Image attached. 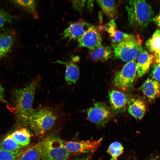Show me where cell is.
I'll return each instance as SVG.
<instances>
[{
	"instance_id": "cell-9",
	"label": "cell",
	"mask_w": 160,
	"mask_h": 160,
	"mask_svg": "<svg viewBox=\"0 0 160 160\" xmlns=\"http://www.w3.org/2000/svg\"><path fill=\"white\" fill-rule=\"evenodd\" d=\"M79 46L87 48L91 51L101 44L102 39L100 32L92 25L78 39Z\"/></svg>"
},
{
	"instance_id": "cell-10",
	"label": "cell",
	"mask_w": 160,
	"mask_h": 160,
	"mask_svg": "<svg viewBox=\"0 0 160 160\" xmlns=\"http://www.w3.org/2000/svg\"><path fill=\"white\" fill-rule=\"evenodd\" d=\"M93 25L85 22L79 21L70 24L62 33V39L68 40L78 39Z\"/></svg>"
},
{
	"instance_id": "cell-24",
	"label": "cell",
	"mask_w": 160,
	"mask_h": 160,
	"mask_svg": "<svg viewBox=\"0 0 160 160\" xmlns=\"http://www.w3.org/2000/svg\"><path fill=\"white\" fill-rule=\"evenodd\" d=\"M124 148L120 143L114 142L108 146L107 152L110 155V160H118V158L123 153Z\"/></svg>"
},
{
	"instance_id": "cell-16",
	"label": "cell",
	"mask_w": 160,
	"mask_h": 160,
	"mask_svg": "<svg viewBox=\"0 0 160 160\" xmlns=\"http://www.w3.org/2000/svg\"><path fill=\"white\" fill-rule=\"evenodd\" d=\"M41 159L40 142L21 150L15 160H40Z\"/></svg>"
},
{
	"instance_id": "cell-8",
	"label": "cell",
	"mask_w": 160,
	"mask_h": 160,
	"mask_svg": "<svg viewBox=\"0 0 160 160\" xmlns=\"http://www.w3.org/2000/svg\"><path fill=\"white\" fill-rule=\"evenodd\" d=\"M103 138L95 140L63 141L64 146L70 153L77 154L90 153L100 146Z\"/></svg>"
},
{
	"instance_id": "cell-32",
	"label": "cell",
	"mask_w": 160,
	"mask_h": 160,
	"mask_svg": "<svg viewBox=\"0 0 160 160\" xmlns=\"http://www.w3.org/2000/svg\"><path fill=\"white\" fill-rule=\"evenodd\" d=\"M4 89L0 83V102H6L4 99Z\"/></svg>"
},
{
	"instance_id": "cell-11",
	"label": "cell",
	"mask_w": 160,
	"mask_h": 160,
	"mask_svg": "<svg viewBox=\"0 0 160 160\" xmlns=\"http://www.w3.org/2000/svg\"><path fill=\"white\" fill-rule=\"evenodd\" d=\"M108 95L112 112L116 114L124 112L127 103V100L125 95L120 91L113 89L110 91Z\"/></svg>"
},
{
	"instance_id": "cell-34",
	"label": "cell",
	"mask_w": 160,
	"mask_h": 160,
	"mask_svg": "<svg viewBox=\"0 0 160 160\" xmlns=\"http://www.w3.org/2000/svg\"><path fill=\"white\" fill-rule=\"evenodd\" d=\"M87 1V2H86V4H87V7L89 9H90L92 8L93 7V1L89 0Z\"/></svg>"
},
{
	"instance_id": "cell-35",
	"label": "cell",
	"mask_w": 160,
	"mask_h": 160,
	"mask_svg": "<svg viewBox=\"0 0 160 160\" xmlns=\"http://www.w3.org/2000/svg\"><path fill=\"white\" fill-rule=\"evenodd\" d=\"M135 160L134 159H130V158H129V159H127L126 160Z\"/></svg>"
},
{
	"instance_id": "cell-15",
	"label": "cell",
	"mask_w": 160,
	"mask_h": 160,
	"mask_svg": "<svg viewBox=\"0 0 160 160\" xmlns=\"http://www.w3.org/2000/svg\"><path fill=\"white\" fill-rule=\"evenodd\" d=\"M154 61L153 54H151L145 50L143 51L138 57L137 62V77H140L143 76L148 71Z\"/></svg>"
},
{
	"instance_id": "cell-30",
	"label": "cell",
	"mask_w": 160,
	"mask_h": 160,
	"mask_svg": "<svg viewBox=\"0 0 160 160\" xmlns=\"http://www.w3.org/2000/svg\"><path fill=\"white\" fill-rule=\"evenodd\" d=\"M90 153L82 154L75 156L71 160H92Z\"/></svg>"
},
{
	"instance_id": "cell-2",
	"label": "cell",
	"mask_w": 160,
	"mask_h": 160,
	"mask_svg": "<svg viewBox=\"0 0 160 160\" xmlns=\"http://www.w3.org/2000/svg\"><path fill=\"white\" fill-rule=\"evenodd\" d=\"M39 81V78L34 79L23 87L13 91V111L18 120L23 123L27 124L33 110V103Z\"/></svg>"
},
{
	"instance_id": "cell-19",
	"label": "cell",
	"mask_w": 160,
	"mask_h": 160,
	"mask_svg": "<svg viewBox=\"0 0 160 160\" xmlns=\"http://www.w3.org/2000/svg\"><path fill=\"white\" fill-rule=\"evenodd\" d=\"M112 52L109 46L101 45L94 50L89 51V53L91 59L95 61H105L110 57Z\"/></svg>"
},
{
	"instance_id": "cell-3",
	"label": "cell",
	"mask_w": 160,
	"mask_h": 160,
	"mask_svg": "<svg viewBox=\"0 0 160 160\" xmlns=\"http://www.w3.org/2000/svg\"><path fill=\"white\" fill-rule=\"evenodd\" d=\"M128 21L131 25L144 28L153 19L151 6L144 0H130L126 7Z\"/></svg>"
},
{
	"instance_id": "cell-14",
	"label": "cell",
	"mask_w": 160,
	"mask_h": 160,
	"mask_svg": "<svg viewBox=\"0 0 160 160\" xmlns=\"http://www.w3.org/2000/svg\"><path fill=\"white\" fill-rule=\"evenodd\" d=\"M141 90L149 101H153L160 95V83L152 79H148L142 85Z\"/></svg>"
},
{
	"instance_id": "cell-33",
	"label": "cell",
	"mask_w": 160,
	"mask_h": 160,
	"mask_svg": "<svg viewBox=\"0 0 160 160\" xmlns=\"http://www.w3.org/2000/svg\"><path fill=\"white\" fill-rule=\"evenodd\" d=\"M153 20L156 24L160 26V11L159 14L153 18Z\"/></svg>"
},
{
	"instance_id": "cell-13",
	"label": "cell",
	"mask_w": 160,
	"mask_h": 160,
	"mask_svg": "<svg viewBox=\"0 0 160 160\" xmlns=\"http://www.w3.org/2000/svg\"><path fill=\"white\" fill-rule=\"evenodd\" d=\"M105 29L108 33L111 40V44H116L136 38L137 36L123 33L116 29L114 20H112L105 26Z\"/></svg>"
},
{
	"instance_id": "cell-27",
	"label": "cell",
	"mask_w": 160,
	"mask_h": 160,
	"mask_svg": "<svg viewBox=\"0 0 160 160\" xmlns=\"http://www.w3.org/2000/svg\"><path fill=\"white\" fill-rule=\"evenodd\" d=\"M14 17L0 7V28L6 24L11 22Z\"/></svg>"
},
{
	"instance_id": "cell-22",
	"label": "cell",
	"mask_w": 160,
	"mask_h": 160,
	"mask_svg": "<svg viewBox=\"0 0 160 160\" xmlns=\"http://www.w3.org/2000/svg\"><path fill=\"white\" fill-rule=\"evenodd\" d=\"M12 2L16 5L29 13L35 18H37L38 17L36 9V3L35 1L14 0Z\"/></svg>"
},
{
	"instance_id": "cell-25",
	"label": "cell",
	"mask_w": 160,
	"mask_h": 160,
	"mask_svg": "<svg viewBox=\"0 0 160 160\" xmlns=\"http://www.w3.org/2000/svg\"><path fill=\"white\" fill-rule=\"evenodd\" d=\"M147 47L150 52H153L160 50V33L157 30L152 37L146 43Z\"/></svg>"
},
{
	"instance_id": "cell-26",
	"label": "cell",
	"mask_w": 160,
	"mask_h": 160,
	"mask_svg": "<svg viewBox=\"0 0 160 160\" xmlns=\"http://www.w3.org/2000/svg\"><path fill=\"white\" fill-rule=\"evenodd\" d=\"M20 150L9 151L0 148V160H15Z\"/></svg>"
},
{
	"instance_id": "cell-18",
	"label": "cell",
	"mask_w": 160,
	"mask_h": 160,
	"mask_svg": "<svg viewBox=\"0 0 160 160\" xmlns=\"http://www.w3.org/2000/svg\"><path fill=\"white\" fill-rule=\"evenodd\" d=\"M14 44V39L11 34L0 33V60L5 57L10 52Z\"/></svg>"
},
{
	"instance_id": "cell-31",
	"label": "cell",
	"mask_w": 160,
	"mask_h": 160,
	"mask_svg": "<svg viewBox=\"0 0 160 160\" xmlns=\"http://www.w3.org/2000/svg\"><path fill=\"white\" fill-rule=\"evenodd\" d=\"M153 54L154 57V63L160 64V50L155 52Z\"/></svg>"
},
{
	"instance_id": "cell-20",
	"label": "cell",
	"mask_w": 160,
	"mask_h": 160,
	"mask_svg": "<svg viewBox=\"0 0 160 160\" xmlns=\"http://www.w3.org/2000/svg\"><path fill=\"white\" fill-rule=\"evenodd\" d=\"M10 135L16 142L20 146L26 147L30 143L31 135L25 128L16 130Z\"/></svg>"
},
{
	"instance_id": "cell-4",
	"label": "cell",
	"mask_w": 160,
	"mask_h": 160,
	"mask_svg": "<svg viewBox=\"0 0 160 160\" xmlns=\"http://www.w3.org/2000/svg\"><path fill=\"white\" fill-rule=\"evenodd\" d=\"M42 160H68L70 153L63 141L55 137H47L40 142Z\"/></svg>"
},
{
	"instance_id": "cell-21",
	"label": "cell",
	"mask_w": 160,
	"mask_h": 160,
	"mask_svg": "<svg viewBox=\"0 0 160 160\" xmlns=\"http://www.w3.org/2000/svg\"><path fill=\"white\" fill-rule=\"evenodd\" d=\"M103 12L109 18L113 19L117 15L116 2L114 0H97Z\"/></svg>"
},
{
	"instance_id": "cell-1",
	"label": "cell",
	"mask_w": 160,
	"mask_h": 160,
	"mask_svg": "<svg viewBox=\"0 0 160 160\" xmlns=\"http://www.w3.org/2000/svg\"><path fill=\"white\" fill-rule=\"evenodd\" d=\"M65 114L58 105H44L33 109L27 122L34 132L42 135L52 128Z\"/></svg>"
},
{
	"instance_id": "cell-5",
	"label": "cell",
	"mask_w": 160,
	"mask_h": 160,
	"mask_svg": "<svg viewBox=\"0 0 160 160\" xmlns=\"http://www.w3.org/2000/svg\"><path fill=\"white\" fill-rule=\"evenodd\" d=\"M111 45L114 57L127 62L135 60L143 51L138 37Z\"/></svg>"
},
{
	"instance_id": "cell-6",
	"label": "cell",
	"mask_w": 160,
	"mask_h": 160,
	"mask_svg": "<svg viewBox=\"0 0 160 160\" xmlns=\"http://www.w3.org/2000/svg\"><path fill=\"white\" fill-rule=\"evenodd\" d=\"M137 73L136 60L127 62L121 70L115 73L113 79V84L119 89L127 90L132 86Z\"/></svg>"
},
{
	"instance_id": "cell-17",
	"label": "cell",
	"mask_w": 160,
	"mask_h": 160,
	"mask_svg": "<svg viewBox=\"0 0 160 160\" xmlns=\"http://www.w3.org/2000/svg\"><path fill=\"white\" fill-rule=\"evenodd\" d=\"M128 111L129 113L135 118L141 119L145 113V104L143 100H133L129 105Z\"/></svg>"
},
{
	"instance_id": "cell-36",
	"label": "cell",
	"mask_w": 160,
	"mask_h": 160,
	"mask_svg": "<svg viewBox=\"0 0 160 160\" xmlns=\"http://www.w3.org/2000/svg\"><path fill=\"white\" fill-rule=\"evenodd\" d=\"M159 33H160V30H159Z\"/></svg>"
},
{
	"instance_id": "cell-12",
	"label": "cell",
	"mask_w": 160,
	"mask_h": 160,
	"mask_svg": "<svg viewBox=\"0 0 160 160\" xmlns=\"http://www.w3.org/2000/svg\"><path fill=\"white\" fill-rule=\"evenodd\" d=\"M78 60L75 57H73L72 60L66 61L58 60L54 63H58L65 65L66 67L65 78L68 85L76 83L79 76V71L78 66L75 62Z\"/></svg>"
},
{
	"instance_id": "cell-28",
	"label": "cell",
	"mask_w": 160,
	"mask_h": 160,
	"mask_svg": "<svg viewBox=\"0 0 160 160\" xmlns=\"http://www.w3.org/2000/svg\"><path fill=\"white\" fill-rule=\"evenodd\" d=\"M151 73L152 79L160 83V64L154 63Z\"/></svg>"
},
{
	"instance_id": "cell-7",
	"label": "cell",
	"mask_w": 160,
	"mask_h": 160,
	"mask_svg": "<svg viewBox=\"0 0 160 160\" xmlns=\"http://www.w3.org/2000/svg\"><path fill=\"white\" fill-rule=\"evenodd\" d=\"M87 117L91 122L103 127L112 116L111 111L105 103L97 102L87 111Z\"/></svg>"
},
{
	"instance_id": "cell-29",
	"label": "cell",
	"mask_w": 160,
	"mask_h": 160,
	"mask_svg": "<svg viewBox=\"0 0 160 160\" xmlns=\"http://www.w3.org/2000/svg\"><path fill=\"white\" fill-rule=\"evenodd\" d=\"M86 0H72L71 3L74 9L76 10L81 11L84 8L87 2Z\"/></svg>"
},
{
	"instance_id": "cell-23",
	"label": "cell",
	"mask_w": 160,
	"mask_h": 160,
	"mask_svg": "<svg viewBox=\"0 0 160 160\" xmlns=\"http://www.w3.org/2000/svg\"><path fill=\"white\" fill-rule=\"evenodd\" d=\"M25 148L17 144L12 137L10 135L6 137L0 144V148L9 151L20 150Z\"/></svg>"
}]
</instances>
